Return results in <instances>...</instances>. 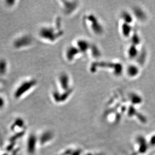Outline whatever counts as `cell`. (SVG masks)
<instances>
[{
	"label": "cell",
	"instance_id": "cell-1",
	"mask_svg": "<svg viewBox=\"0 0 155 155\" xmlns=\"http://www.w3.org/2000/svg\"><path fill=\"white\" fill-rule=\"evenodd\" d=\"M60 22L56 25H47L40 28L38 32V36L41 40L45 42L52 43L57 41L63 34Z\"/></svg>",
	"mask_w": 155,
	"mask_h": 155
},
{
	"label": "cell",
	"instance_id": "cell-2",
	"mask_svg": "<svg viewBox=\"0 0 155 155\" xmlns=\"http://www.w3.org/2000/svg\"><path fill=\"white\" fill-rule=\"evenodd\" d=\"M37 81L34 78L25 79L18 85L14 92L15 98L19 99L26 95L36 86Z\"/></svg>",
	"mask_w": 155,
	"mask_h": 155
},
{
	"label": "cell",
	"instance_id": "cell-3",
	"mask_svg": "<svg viewBox=\"0 0 155 155\" xmlns=\"http://www.w3.org/2000/svg\"><path fill=\"white\" fill-rule=\"evenodd\" d=\"M58 89L63 91L64 94L70 95L72 92V87L70 77L65 72L60 73L57 78Z\"/></svg>",
	"mask_w": 155,
	"mask_h": 155
},
{
	"label": "cell",
	"instance_id": "cell-4",
	"mask_svg": "<svg viewBox=\"0 0 155 155\" xmlns=\"http://www.w3.org/2000/svg\"><path fill=\"white\" fill-rule=\"evenodd\" d=\"M87 20L91 22V29H93L94 32H96L95 33L100 34L102 30V28L101 26L98 23L97 18L93 15H89L87 17Z\"/></svg>",
	"mask_w": 155,
	"mask_h": 155
},
{
	"label": "cell",
	"instance_id": "cell-5",
	"mask_svg": "<svg viewBox=\"0 0 155 155\" xmlns=\"http://www.w3.org/2000/svg\"><path fill=\"white\" fill-rule=\"evenodd\" d=\"M8 67L7 62L6 60L1 59H0V75H3L7 73Z\"/></svg>",
	"mask_w": 155,
	"mask_h": 155
},
{
	"label": "cell",
	"instance_id": "cell-6",
	"mask_svg": "<svg viewBox=\"0 0 155 155\" xmlns=\"http://www.w3.org/2000/svg\"><path fill=\"white\" fill-rule=\"evenodd\" d=\"M138 72H139V70L138 68L133 65L130 66L127 69V73L129 75L131 76H136L138 74Z\"/></svg>",
	"mask_w": 155,
	"mask_h": 155
},
{
	"label": "cell",
	"instance_id": "cell-7",
	"mask_svg": "<svg viewBox=\"0 0 155 155\" xmlns=\"http://www.w3.org/2000/svg\"><path fill=\"white\" fill-rule=\"evenodd\" d=\"M130 31V27L129 26V24H126L125 25H124L123 26V32L124 35H127V34L129 35Z\"/></svg>",
	"mask_w": 155,
	"mask_h": 155
},
{
	"label": "cell",
	"instance_id": "cell-8",
	"mask_svg": "<svg viewBox=\"0 0 155 155\" xmlns=\"http://www.w3.org/2000/svg\"><path fill=\"white\" fill-rule=\"evenodd\" d=\"M123 17L124 19L125 20L126 22L127 23H130V22H132V18L130 17V15H129V14L124 13L123 15Z\"/></svg>",
	"mask_w": 155,
	"mask_h": 155
},
{
	"label": "cell",
	"instance_id": "cell-9",
	"mask_svg": "<svg viewBox=\"0 0 155 155\" xmlns=\"http://www.w3.org/2000/svg\"><path fill=\"white\" fill-rule=\"evenodd\" d=\"M137 53V50L136 49L132 48H130V49L129 50V55L130 56V57H135V55Z\"/></svg>",
	"mask_w": 155,
	"mask_h": 155
},
{
	"label": "cell",
	"instance_id": "cell-10",
	"mask_svg": "<svg viewBox=\"0 0 155 155\" xmlns=\"http://www.w3.org/2000/svg\"><path fill=\"white\" fill-rule=\"evenodd\" d=\"M5 104V100L3 97L0 96V108L3 107Z\"/></svg>",
	"mask_w": 155,
	"mask_h": 155
}]
</instances>
